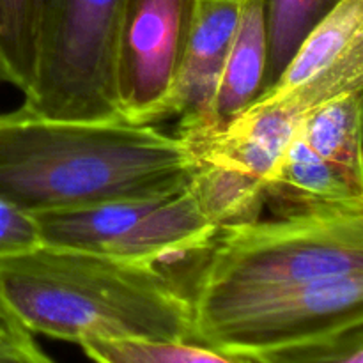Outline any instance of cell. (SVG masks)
Segmentation results:
<instances>
[{
  "label": "cell",
  "instance_id": "obj_18",
  "mask_svg": "<svg viewBox=\"0 0 363 363\" xmlns=\"http://www.w3.org/2000/svg\"><path fill=\"white\" fill-rule=\"evenodd\" d=\"M0 363H57L41 350L34 333L16 321L7 335L0 339Z\"/></svg>",
  "mask_w": 363,
  "mask_h": 363
},
{
  "label": "cell",
  "instance_id": "obj_19",
  "mask_svg": "<svg viewBox=\"0 0 363 363\" xmlns=\"http://www.w3.org/2000/svg\"><path fill=\"white\" fill-rule=\"evenodd\" d=\"M14 325H16V321H14L7 312H4V308L0 307V339H2L4 335H7V333L13 330Z\"/></svg>",
  "mask_w": 363,
  "mask_h": 363
},
{
  "label": "cell",
  "instance_id": "obj_13",
  "mask_svg": "<svg viewBox=\"0 0 363 363\" xmlns=\"http://www.w3.org/2000/svg\"><path fill=\"white\" fill-rule=\"evenodd\" d=\"M45 0H0V82L27 94L38 66Z\"/></svg>",
  "mask_w": 363,
  "mask_h": 363
},
{
  "label": "cell",
  "instance_id": "obj_4",
  "mask_svg": "<svg viewBox=\"0 0 363 363\" xmlns=\"http://www.w3.org/2000/svg\"><path fill=\"white\" fill-rule=\"evenodd\" d=\"M126 0H45L38 66L21 108L46 119H124L117 80Z\"/></svg>",
  "mask_w": 363,
  "mask_h": 363
},
{
  "label": "cell",
  "instance_id": "obj_17",
  "mask_svg": "<svg viewBox=\"0 0 363 363\" xmlns=\"http://www.w3.org/2000/svg\"><path fill=\"white\" fill-rule=\"evenodd\" d=\"M41 245L45 243L38 216L0 199V259L28 254Z\"/></svg>",
  "mask_w": 363,
  "mask_h": 363
},
{
  "label": "cell",
  "instance_id": "obj_12",
  "mask_svg": "<svg viewBox=\"0 0 363 363\" xmlns=\"http://www.w3.org/2000/svg\"><path fill=\"white\" fill-rule=\"evenodd\" d=\"M362 113L363 89L319 105L300 128V137L315 155L358 181H363Z\"/></svg>",
  "mask_w": 363,
  "mask_h": 363
},
{
  "label": "cell",
  "instance_id": "obj_3",
  "mask_svg": "<svg viewBox=\"0 0 363 363\" xmlns=\"http://www.w3.org/2000/svg\"><path fill=\"white\" fill-rule=\"evenodd\" d=\"M353 273H363V211L257 218L220 227L191 289V305L197 314Z\"/></svg>",
  "mask_w": 363,
  "mask_h": 363
},
{
  "label": "cell",
  "instance_id": "obj_10",
  "mask_svg": "<svg viewBox=\"0 0 363 363\" xmlns=\"http://www.w3.org/2000/svg\"><path fill=\"white\" fill-rule=\"evenodd\" d=\"M269 39L264 0H241L240 20L211 106V123L243 112L264 92Z\"/></svg>",
  "mask_w": 363,
  "mask_h": 363
},
{
  "label": "cell",
  "instance_id": "obj_8",
  "mask_svg": "<svg viewBox=\"0 0 363 363\" xmlns=\"http://www.w3.org/2000/svg\"><path fill=\"white\" fill-rule=\"evenodd\" d=\"M240 11L241 0H195L176 80L158 123L174 116L181 123H211L213 99Z\"/></svg>",
  "mask_w": 363,
  "mask_h": 363
},
{
  "label": "cell",
  "instance_id": "obj_9",
  "mask_svg": "<svg viewBox=\"0 0 363 363\" xmlns=\"http://www.w3.org/2000/svg\"><path fill=\"white\" fill-rule=\"evenodd\" d=\"M262 197L273 216L363 211V181L315 155L298 133L269 170Z\"/></svg>",
  "mask_w": 363,
  "mask_h": 363
},
{
  "label": "cell",
  "instance_id": "obj_7",
  "mask_svg": "<svg viewBox=\"0 0 363 363\" xmlns=\"http://www.w3.org/2000/svg\"><path fill=\"white\" fill-rule=\"evenodd\" d=\"M195 0H126L117 80L126 121L158 123L181 62Z\"/></svg>",
  "mask_w": 363,
  "mask_h": 363
},
{
  "label": "cell",
  "instance_id": "obj_2",
  "mask_svg": "<svg viewBox=\"0 0 363 363\" xmlns=\"http://www.w3.org/2000/svg\"><path fill=\"white\" fill-rule=\"evenodd\" d=\"M0 307L32 333L87 340H195L191 291L160 264L41 245L0 259Z\"/></svg>",
  "mask_w": 363,
  "mask_h": 363
},
{
  "label": "cell",
  "instance_id": "obj_15",
  "mask_svg": "<svg viewBox=\"0 0 363 363\" xmlns=\"http://www.w3.org/2000/svg\"><path fill=\"white\" fill-rule=\"evenodd\" d=\"M339 2L340 0H264L269 39L264 91L275 84L305 35Z\"/></svg>",
  "mask_w": 363,
  "mask_h": 363
},
{
  "label": "cell",
  "instance_id": "obj_16",
  "mask_svg": "<svg viewBox=\"0 0 363 363\" xmlns=\"http://www.w3.org/2000/svg\"><path fill=\"white\" fill-rule=\"evenodd\" d=\"M248 358L255 363H363V323Z\"/></svg>",
  "mask_w": 363,
  "mask_h": 363
},
{
  "label": "cell",
  "instance_id": "obj_5",
  "mask_svg": "<svg viewBox=\"0 0 363 363\" xmlns=\"http://www.w3.org/2000/svg\"><path fill=\"white\" fill-rule=\"evenodd\" d=\"M35 216L45 245L147 264L206 254L220 229L188 184L169 194Z\"/></svg>",
  "mask_w": 363,
  "mask_h": 363
},
{
  "label": "cell",
  "instance_id": "obj_1",
  "mask_svg": "<svg viewBox=\"0 0 363 363\" xmlns=\"http://www.w3.org/2000/svg\"><path fill=\"white\" fill-rule=\"evenodd\" d=\"M194 167L186 142L155 124L0 113V199L34 215L176 191Z\"/></svg>",
  "mask_w": 363,
  "mask_h": 363
},
{
  "label": "cell",
  "instance_id": "obj_6",
  "mask_svg": "<svg viewBox=\"0 0 363 363\" xmlns=\"http://www.w3.org/2000/svg\"><path fill=\"white\" fill-rule=\"evenodd\" d=\"M360 323L363 273L279 287L194 314L197 342L243 357Z\"/></svg>",
  "mask_w": 363,
  "mask_h": 363
},
{
  "label": "cell",
  "instance_id": "obj_14",
  "mask_svg": "<svg viewBox=\"0 0 363 363\" xmlns=\"http://www.w3.org/2000/svg\"><path fill=\"white\" fill-rule=\"evenodd\" d=\"M80 347L92 363H255L197 340H87Z\"/></svg>",
  "mask_w": 363,
  "mask_h": 363
},
{
  "label": "cell",
  "instance_id": "obj_11",
  "mask_svg": "<svg viewBox=\"0 0 363 363\" xmlns=\"http://www.w3.org/2000/svg\"><path fill=\"white\" fill-rule=\"evenodd\" d=\"M363 46V0H340L298 45L272 87L262 94H286L301 87Z\"/></svg>",
  "mask_w": 363,
  "mask_h": 363
}]
</instances>
